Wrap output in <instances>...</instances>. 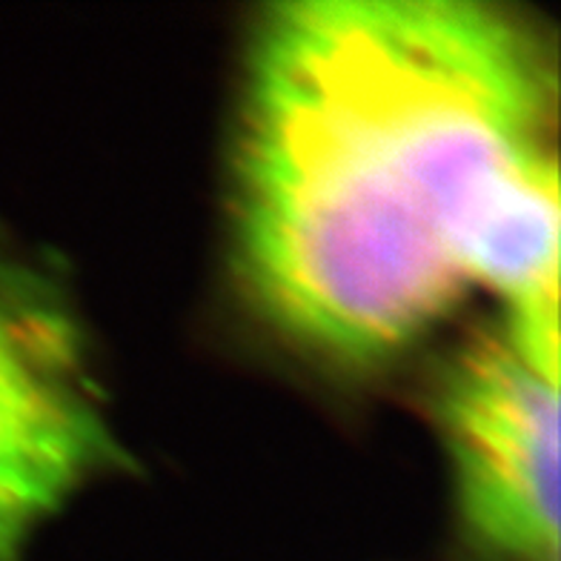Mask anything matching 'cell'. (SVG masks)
<instances>
[{
  "instance_id": "7a4b0ae2",
  "label": "cell",
  "mask_w": 561,
  "mask_h": 561,
  "mask_svg": "<svg viewBox=\"0 0 561 561\" xmlns=\"http://www.w3.org/2000/svg\"><path fill=\"white\" fill-rule=\"evenodd\" d=\"M121 465L72 293L0 236V561H26L37 530Z\"/></svg>"
},
{
  "instance_id": "6da1fadb",
  "label": "cell",
  "mask_w": 561,
  "mask_h": 561,
  "mask_svg": "<svg viewBox=\"0 0 561 561\" xmlns=\"http://www.w3.org/2000/svg\"><path fill=\"white\" fill-rule=\"evenodd\" d=\"M556 58L484 0H287L247 37L229 252L280 339L376 367L476 289L559 358Z\"/></svg>"
},
{
  "instance_id": "3957f363",
  "label": "cell",
  "mask_w": 561,
  "mask_h": 561,
  "mask_svg": "<svg viewBox=\"0 0 561 561\" xmlns=\"http://www.w3.org/2000/svg\"><path fill=\"white\" fill-rule=\"evenodd\" d=\"M433 419L470 539L504 561H559V362L499 318L438 369Z\"/></svg>"
}]
</instances>
